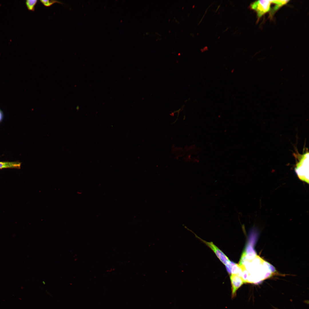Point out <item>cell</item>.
<instances>
[{
	"instance_id": "1",
	"label": "cell",
	"mask_w": 309,
	"mask_h": 309,
	"mask_svg": "<svg viewBox=\"0 0 309 309\" xmlns=\"http://www.w3.org/2000/svg\"><path fill=\"white\" fill-rule=\"evenodd\" d=\"M239 265H243L248 275L247 283H256L270 277L273 274L272 266L256 254L247 259H242Z\"/></svg>"
},
{
	"instance_id": "2",
	"label": "cell",
	"mask_w": 309,
	"mask_h": 309,
	"mask_svg": "<svg viewBox=\"0 0 309 309\" xmlns=\"http://www.w3.org/2000/svg\"><path fill=\"white\" fill-rule=\"evenodd\" d=\"M307 154L302 155L301 159L297 164L296 171L299 178L308 183V163H307Z\"/></svg>"
},
{
	"instance_id": "3",
	"label": "cell",
	"mask_w": 309,
	"mask_h": 309,
	"mask_svg": "<svg viewBox=\"0 0 309 309\" xmlns=\"http://www.w3.org/2000/svg\"><path fill=\"white\" fill-rule=\"evenodd\" d=\"M273 0H259L252 3L251 8L256 12L258 16L261 17L271 10Z\"/></svg>"
},
{
	"instance_id": "4",
	"label": "cell",
	"mask_w": 309,
	"mask_h": 309,
	"mask_svg": "<svg viewBox=\"0 0 309 309\" xmlns=\"http://www.w3.org/2000/svg\"><path fill=\"white\" fill-rule=\"evenodd\" d=\"M199 239L213 251L219 259L224 265H225L230 261L225 254L213 242H207L200 238Z\"/></svg>"
},
{
	"instance_id": "5",
	"label": "cell",
	"mask_w": 309,
	"mask_h": 309,
	"mask_svg": "<svg viewBox=\"0 0 309 309\" xmlns=\"http://www.w3.org/2000/svg\"><path fill=\"white\" fill-rule=\"evenodd\" d=\"M230 279L231 285L232 298H233L235 296L238 289L245 283L242 277L237 274H231Z\"/></svg>"
},
{
	"instance_id": "6",
	"label": "cell",
	"mask_w": 309,
	"mask_h": 309,
	"mask_svg": "<svg viewBox=\"0 0 309 309\" xmlns=\"http://www.w3.org/2000/svg\"><path fill=\"white\" fill-rule=\"evenodd\" d=\"M21 163L18 162H0V169L10 168L20 169Z\"/></svg>"
},
{
	"instance_id": "7",
	"label": "cell",
	"mask_w": 309,
	"mask_h": 309,
	"mask_svg": "<svg viewBox=\"0 0 309 309\" xmlns=\"http://www.w3.org/2000/svg\"><path fill=\"white\" fill-rule=\"evenodd\" d=\"M37 0H27L25 1V4L27 9L30 11H34L35 6L37 4Z\"/></svg>"
},
{
	"instance_id": "8",
	"label": "cell",
	"mask_w": 309,
	"mask_h": 309,
	"mask_svg": "<svg viewBox=\"0 0 309 309\" xmlns=\"http://www.w3.org/2000/svg\"><path fill=\"white\" fill-rule=\"evenodd\" d=\"M40 1L45 6L47 7H49L55 3H58L61 4H63V3L62 2L57 0H40Z\"/></svg>"
},
{
	"instance_id": "9",
	"label": "cell",
	"mask_w": 309,
	"mask_h": 309,
	"mask_svg": "<svg viewBox=\"0 0 309 309\" xmlns=\"http://www.w3.org/2000/svg\"><path fill=\"white\" fill-rule=\"evenodd\" d=\"M3 117V114L1 110H0V122L1 121Z\"/></svg>"
},
{
	"instance_id": "10",
	"label": "cell",
	"mask_w": 309,
	"mask_h": 309,
	"mask_svg": "<svg viewBox=\"0 0 309 309\" xmlns=\"http://www.w3.org/2000/svg\"></svg>"
}]
</instances>
